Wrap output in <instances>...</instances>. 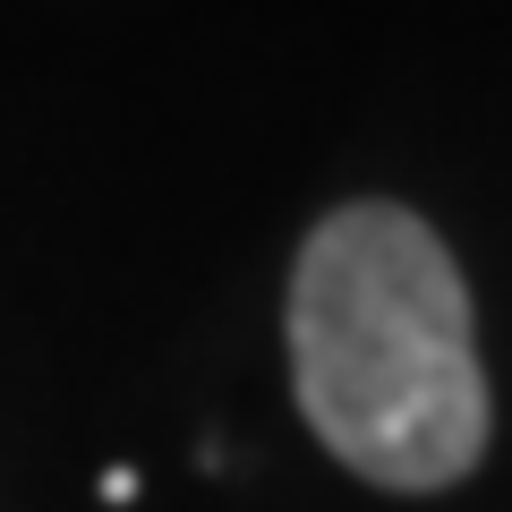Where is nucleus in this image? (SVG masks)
Wrapping results in <instances>:
<instances>
[{"instance_id":"nucleus-1","label":"nucleus","mask_w":512,"mask_h":512,"mask_svg":"<svg viewBox=\"0 0 512 512\" xmlns=\"http://www.w3.org/2000/svg\"><path fill=\"white\" fill-rule=\"evenodd\" d=\"M291 393L342 470L384 495L461 487L487 453V367L470 282L427 214L393 197L333 205L291 265Z\"/></svg>"}]
</instances>
